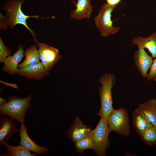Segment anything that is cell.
I'll return each instance as SVG.
<instances>
[{
    "instance_id": "obj_1",
    "label": "cell",
    "mask_w": 156,
    "mask_h": 156,
    "mask_svg": "<svg viewBox=\"0 0 156 156\" xmlns=\"http://www.w3.org/2000/svg\"><path fill=\"white\" fill-rule=\"evenodd\" d=\"M32 97L30 94L23 98L15 95L8 96V101L0 106V115H6L21 124H25V115Z\"/></svg>"
},
{
    "instance_id": "obj_2",
    "label": "cell",
    "mask_w": 156,
    "mask_h": 156,
    "mask_svg": "<svg viewBox=\"0 0 156 156\" xmlns=\"http://www.w3.org/2000/svg\"><path fill=\"white\" fill-rule=\"evenodd\" d=\"M26 0H9L5 4L3 10L6 14L8 25L12 29L16 25L20 24L24 26L29 31L33 37L36 42L38 41L35 37L34 31L31 29L27 25V19L29 18L37 19H42L48 17H42L36 15L28 16L24 14L21 10V7L23 2Z\"/></svg>"
},
{
    "instance_id": "obj_3",
    "label": "cell",
    "mask_w": 156,
    "mask_h": 156,
    "mask_svg": "<svg viewBox=\"0 0 156 156\" xmlns=\"http://www.w3.org/2000/svg\"><path fill=\"white\" fill-rule=\"evenodd\" d=\"M116 80L115 75L109 73H105L99 80V82L102 85L99 88V92L101 99V108L97 115L106 119L114 109L112 89Z\"/></svg>"
},
{
    "instance_id": "obj_4",
    "label": "cell",
    "mask_w": 156,
    "mask_h": 156,
    "mask_svg": "<svg viewBox=\"0 0 156 156\" xmlns=\"http://www.w3.org/2000/svg\"><path fill=\"white\" fill-rule=\"evenodd\" d=\"M110 132L107 119L102 117L96 127L91 130L90 136L93 142V149L98 156H106V150L110 146L108 136Z\"/></svg>"
},
{
    "instance_id": "obj_5",
    "label": "cell",
    "mask_w": 156,
    "mask_h": 156,
    "mask_svg": "<svg viewBox=\"0 0 156 156\" xmlns=\"http://www.w3.org/2000/svg\"><path fill=\"white\" fill-rule=\"evenodd\" d=\"M115 7L105 3L101 5L97 15L94 17L96 27L102 37H107L110 34L114 35L120 30L119 27L113 26L111 19L112 13Z\"/></svg>"
},
{
    "instance_id": "obj_6",
    "label": "cell",
    "mask_w": 156,
    "mask_h": 156,
    "mask_svg": "<svg viewBox=\"0 0 156 156\" xmlns=\"http://www.w3.org/2000/svg\"><path fill=\"white\" fill-rule=\"evenodd\" d=\"M129 118L126 109L122 107L113 109L107 119L109 130L114 131L125 137L130 134Z\"/></svg>"
},
{
    "instance_id": "obj_7",
    "label": "cell",
    "mask_w": 156,
    "mask_h": 156,
    "mask_svg": "<svg viewBox=\"0 0 156 156\" xmlns=\"http://www.w3.org/2000/svg\"><path fill=\"white\" fill-rule=\"evenodd\" d=\"M36 43L40 60L45 70L49 72L59 61L62 55L59 54V50L56 48L38 41Z\"/></svg>"
},
{
    "instance_id": "obj_8",
    "label": "cell",
    "mask_w": 156,
    "mask_h": 156,
    "mask_svg": "<svg viewBox=\"0 0 156 156\" xmlns=\"http://www.w3.org/2000/svg\"><path fill=\"white\" fill-rule=\"evenodd\" d=\"M23 46L20 44L17 51L12 56L5 57L0 55V63H4L2 70L3 72L10 75L18 74L19 69L18 68V63L22 60L24 55L23 54Z\"/></svg>"
},
{
    "instance_id": "obj_9",
    "label": "cell",
    "mask_w": 156,
    "mask_h": 156,
    "mask_svg": "<svg viewBox=\"0 0 156 156\" xmlns=\"http://www.w3.org/2000/svg\"><path fill=\"white\" fill-rule=\"evenodd\" d=\"M133 60L142 76L146 78L148 71L153 63L152 57L147 53L144 49L138 48L133 54Z\"/></svg>"
},
{
    "instance_id": "obj_10",
    "label": "cell",
    "mask_w": 156,
    "mask_h": 156,
    "mask_svg": "<svg viewBox=\"0 0 156 156\" xmlns=\"http://www.w3.org/2000/svg\"><path fill=\"white\" fill-rule=\"evenodd\" d=\"M49 74L42 65L41 62L19 69L18 74L27 79L40 80Z\"/></svg>"
},
{
    "instance_id": "obj_11",
    "label": "cell",
    "mask_w": 156,
    "mask_h": 156,
    "mask_svg": "<svg viewBox=\"0 0 156 156\" xmlns=\"http://www.w3.org/2000/svg\"><path fill=\"white\" fill-rule=\"evenodd\" d=\"M75 8L70 13L71 18L77 20L89 19L93 9L90 0H77L75 3Z\"/></svg>"
},
{
    "instance_id": "obj_12",
    "label": "cell",
    "mask_w": 156,
    "mask_h": 156,
    "mask_svg": "<svg viewBox=\"0 0 156 156\" xmlns=\"http://www.w3.org/2000/svg\"><path fill=\"white\" fill-rule=\"evenodd\" d=\"M19 130L20 144L24 148L39 155L49 151V149L46 147L39 146L31 140L27 133V127L25 124H21Z\"/></svg>"
},
{
    "instance_id": "obj_13",
    "label": "cell",
    "mask_w": 156,
    "mask_h": 156,
    "mask_svg": "<svg viewBox=\"0 0 156 156\" xmlns=\"http://www.w3.org/2000/svg\"><path fill=\"white\" fill-rule=\"evenodd\" d=\"M19 130L13 120L6 117L0 119V145L8 144L10 137Z\"/></svg>"
},
{
    "instance_id": "obj_14",
    "label": "cell",
    "mask_w": 156,
    "mask_h": 156,
    "mask_svg": "<svg viewBox=\"0 0 156 156\" xmlns=\"http://www.w3.org/2000/svg\"><path fill=\"white\" fill-rule=\"evenodd\" d=\"M90 127L84 124L77 117L71 128L67 132L69 137L74 142L79 141L90 135Z\"/></svg>"
},
{
    "instance_id": "obj_15",
    "label": "cell",
    "mask_w": 156,
    "mask_h": 156,
    "mask_svg": "<svg viewBox=\"0 0 156 156\" xmlns=\"http://www.w3.org/2000/svg\"><path fill=\"white\" fill-rule=\"evenodd\" d=\"M132 43L137 46L138 48L147 49L153 58L156 57V31L147 37L139 36L134 38Z\"/></svg>"
},
{
    "instance_id": "obj_16",
    "label": "cell",
    "mask_w": 156,
    "mask_h": 156,
    "mask_svg": "<svg viewBox=\"0 0 156 156\" xmlns=\"http://www.w3.org/2000/svg\"><path fill=\"white\" fill-rule=\"evenodd\" d=\"M133 127L138 135H141L149 128L153 126L138 108L133 114Z\"/></svg>"
},
{
    "instance_id": "obj_17",
    "label": "cell",
    "mask_w": 156,
    "mask_h": 156,
    "mask_svg": "<svg viewBox=\"0 0 156 156\" xmlns=\"http://www.w3.org/2000/svg\"><path fill=\"white\" fill-rule=\"evenodd\" d=\"M138 108L153 126L156 128V99H150L140 103Z\"/></svg>"
},
{
    "instance_id": "obj_18",
    "label": "cell",
    "mask_w": 156,
    "mask_h": 156,
    "mask_svg": "<svg viewBox=\"0 0 156 156\" xmlns=\"http://www.w3.org/2000/svg\"><path fill=\"white\" fill-rule=\"evenodd\" d=\"M37 47L36 44H34L26 49L23 53L25 59L22 63L18 64V69L40 62Z\"/></svg>"
},
{
    "instance_id": "obj_19",
    "label": "cell",
    "mask_w": 156,
    "mask_h": 156,
    "mask_svg": "<svg viewBox=\"0 0 156 156\" xmlns=\"http://www.w3.org/2000/svg\"><path fill=\"white\" fill-rule=\"evenodd\" d=\"M7 153H1V156H36L38 154L36 153H31L30 151L26 149L21 144L17 146H12L8 144H5Z\"/></svg>"
},
{
    "instance_id": "obj_20",
    "label": "cell",
    "mask_w": 156,
    "mask_h": 156,
    "mask_svg": "<svg viewBox=\"0 0 156 156\" xmlns=\"http://www.w3.org/2000/svg\"><path fill=\"white\" fill-rule=\"evenodd\" d=\"M143 142L150 146L156 144V128L153 126L140 135Z\"/></svg>"
},
{
    "instance_id": "obj_21",
    "label": "cell",
    "mask_w": 156,
    "mask_h": 156,
    "mask_svg": "<svg viewBox=\"0 0 156 156\" xmlns=\"http://www.w3.org/2000/svg\"><path fill=\"white\" fill-rule=\"evenodd\" d=\"M75 146L77 151L80 153L85 150L93 149L94 144L90 135L79 141L75 142Z\"/></svg>"
},
{
    "instance_id": "obj_22",
    "label": "cell",
    "mask_w": 156,
    "mask_h": 156,
    "mask_svg": "<svg viewBox=\"0 0 156 156\" xmlns=\"http://www.w3.org/2000/svg\"><path fill=\"white\" fill-rule=\"evenodd\" d=\"M12 51L10 48L8 47L4 43L2 39L0 38V55L5 57L11 56Z\"/></svg>"
},
{
    "instance_id": "obj_23",
    "label": "cell",
    "mask_w": 156,
    "mask_h": 156,
    "mask_svg": "<svg viewBox=\"0 0 156 156\" xmlns=\"http://www.w3.org/2000/svg\"><path fill=\"white\" fill-rule=\"evenodd\" d=\"M156 76V57L153 60L152 64L150 68V71L147 74L146 78L147 80L150 81Z\"/></svg>"
},
{
    "instance_id": "obj_24",
    "label": "cell",
    "mask_w": 156,
    "mask_h": 156,
    "mask_svg": "<svg viewBox=\"0 0 156 156\" xmlns=\"http://www.w3.org/2000/svg\"><path fill=\"white\" fill-rule=\"evenodd\" d=\"M0 25L1 29H6L8 25L7 18L6 16H5L0 13Z\"/></svg>"
},
{
    "instance_id": "obj_25",
    "label": "cell",
    "mask_w": 156,
    "mask_h": 156,
    "mask_svg": "<svg viewBox=\"0 0 156 156\" xmlns=\"http://www.w3.org/2000/svg\"><path fill=\"white\" fill-rule=\"evenodd\" d=\"M121 0H106L107 3L109 5L116 7L120 2Z\"/></svg>"
},
{
    "instance_id": "obj_26",
    "label": "cell",
    "mask_w": 156,
    "mask_h": 156,
    "mask_svg": "<svg viewBox=\"0 0 156 156\" xmlns=\"http://www.w3.org/2000/svg\"><path fill=\"white\" fill-rule=\"evenodd\" d=\"M7 101L5 98L0 97V106L6 103Z\"/></svg>"
},
{
    "instance_id": "obj_27",
    "label": "cell",
    "mask_w": 156,
    "mask_h": 156,
    "mask_svg": "<svg viewBox=\"0 0 156 156\" xmlns=\"http://www.w3.org/2000/svg\"><path fill=\"white\" fill-rule=\"evenodd\" d=\"M155 81H156V76L153 79Z\"/></svg>"
},
{
    "instance_id": "obj_28",
    "label": "cell",
    "mask_w": 156,
    "mask_h": 156,
    "mask_svg": "<svg viewBox=\"0 0 156 156\" xmlns=\"http://www.w3.org/2000/svg\"></svg>"
}]
</instances>
